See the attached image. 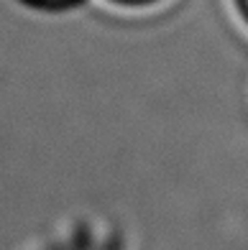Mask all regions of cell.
Listing matches in <instances>:
<instances>
[{"mask_svg": "<svg viewBox=\"0 0 248 250\" xmlns=\"http://www.w3.org/2000/svg\"><path fill=\"white\" fill-rule=\"evenodd\" d=\"M113 3H120V5H151V3H159V0H113Z\"/></svg>", "mask_w": 248, "mask_h": 250, "instance_id": "1", "label": "cell"}, {"mask_svg": "<svg viewBox=\"0 0 248 250\" xmlns=\"http://www.w3.org/2000/svg\"><path fill=\"white\" fill-rule=\"evenodd\" d=\"M33 3H64V0H33Z\"/></svg>", "mask_w": 248, "mask_h": 250, "instance_id": "3", "label": "cell"}, {"mask_svg": "<svg viewBox=\"0 0 248 250\" xmlns=\"http://www.w3.org/2000/svg\"><path fill=\"white\" fill-rule=\"evenodd\" d=\"M238 3V8H241V13H243V18L248 21V0H235Z\"/></svg>", "mask_w": 248, "mask_h": 250, "instance_id": "2", "label": "cell"}]
</instances>
